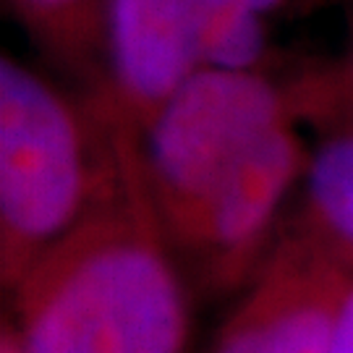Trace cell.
I'll return each instance as SVG.
<instances>
[{
  "mask_svg": "<svg viewBox=\"0 0 353 353\" xmlns=\"http://www.w3.org/2000/svg\"><path fill=\"white\" fill-rule=\"evenodd\" d=\"M299 123L288 121L270 131L241 160L181 249L196 262L199 275L212 288L249 283L275 246L283 207L293 191L301 189L312 163V150Z\"/></svg>",
  "mask_w": 353,
  "mask_h": 353,
  "instance_id": "5b68a950",
  "label": "cell"
},
{
  "mask_svg": "<svg viewBox=\"0 0 353 353\" xmlns=\"http://www.w3.org/2000/svg\"><path fill=\"white\" fill-rule=\"evenodd\" d=\"M128 186V139L37 68L0 58V275L26 272Z\"/></svg>",
  "mask_w": 353,
  "mask_h": 353,
  "instance_id": "7a4b0ae2",
  "label": "cell"
},
{
  "mask_svg": "<svg viewBox=\"0 0 353 353\" xmlns=\"http://www.w3.org/2000/svg\"><path fill=\"white\" fill-rule=\"evenodd\" d=\"M202 68L189 0H108L94 110L137 134Z\"/></svg>",
  "mask_w": 353,
  "mask_h": 353,
  "instance_id": "8992f818",
  "label": "cell"
},
{
  "mask_svg": "<svg viewBox=\"0 0 353 353\" xmlns=\"http://www.w3.org/2000/svg\"><path fill=\"white\" fill-rule=\"evenodd\" d=\"M296 230L353 270V126L327 131L301 183Z\"/></svg>",
  "mask_w": 353,
  "mask_h": 353,
  "instance_id": "52a82bcc",
  "label": "cell"
},
{
  "mask_svg": "<svg viewBox=\"0 0 353 353\" xmlns=\"http://www.w3.org/2000/svg\"><path fill=\"white\" fill-rule=\"evenodd\" d=\"M0 353H21V348H19V341H16V335H13V330H11V325H8V322H6V327H3Z\"/></svg>",
  "mask_w": 353,
  "mask_h": 353,
  "instance_id": "7c38bea8",
  "label": "cell"
},
{
  "mask_svg": "<svg viewBox=\"0 0 353 353\" xmlns=\"http://www.w3.org/2000/svg\"><path fill=\"white\" fill-rule=\"evenodd\" d=\"M296 81L301 92L303 121H314L325 131L353 126V16L341 58L319 68H301Z\"/></svg>",
  "mask_w": 353,
  "mask_h": 353,
  "instance_id": "9c48e42d",
  "label": "cell"
},
{
  "mask_svg": "<svg viewBox=\"0 0 353 353\" xmlns=\"http://www.w3.org/2000/svg\"><path fill=\"white\" fill-rule=\"evenodd\" d=\"M11 293L8 325L21 353H186L189 290L141 189L131 139L126 191L45 254Z\"/></svg>",
  "mask_w": 353,
  "mask_h": 353,
  "instance_id": "6da1fadb",
  "label": "cell"
},
{
  "mask_svg": "<svg viewBox=\"0 0 353 353\" xmlns=\"http://www.w3.org/2000/svg\"><path fill=\"white\" fill-rule=\"evenodd\" d=\"M327 353H353V283L351 288H348V293H345V301L341 306L338 325H335Z\"/></svg>",
  "mask_w": 353,
  "mask_h": 353,
  "instance_id": "30bf717a",
  "label": "cell"
},
{
  "mask_svg": "<svg viewBox=\"0 0 353 353\" xmlns=\"http://www.w3.org/2000/svg\"><path fill=\"white\" fill-rule=\"evenodd\" d=\"M353 270L301 230L280 233L210 353H327Z\"/></svg>",
  "mask_w": 353,
  "mask_h": 353,
  "instance_id": "277c9868",
  "label": "cell"
},
{
  "mask_svg": "<svg viewBox=\"0 0 353 353\" xmlns=\"http://www.w3.org/2000/svg\"><path fill=\"white\" fill-rule=\"evenodd\" d=\"M228 3H239V6H246V8H252V11L262 13V16H272V13H278L280 8H285L290 0H228Z\"/></svg>",
  "mask_w": 353,
  "mask_h": 353,
  "instance_id": "8fae6325",
  "label": "cell"
},
{
  "mask_svg": "<svg viewBox=\"0 0 353 353\" xmlns=\"http://www.w3.org/2000/svg\"><path fill=\"white\" fill-rule=\"evenodd\" d=\"M303 121L293 76L202 65L128 134L134 168L173 252L191 241L207 204L270 131Z\"/></svg>",
  "mask_w": 353,
  "mask_h": 353,
  "instance_id": "3957f363",
  "label": "cell"
},
{
  "mask_svg": "<svg viewBox=\"0 0 353 353\" xmlns=\"http://www.w3.org/2000/svg\"><path fill=\"white\" fill-rule=\"evenodd\" d=\"M24 32L61 65L102 79V24L108 0H6Z\"/></svg>",
  "mask_w": 353,
  "mask_h": 353,
  "instance_id": "ba28073f",
  "label": "cell"
}]
</instances>
